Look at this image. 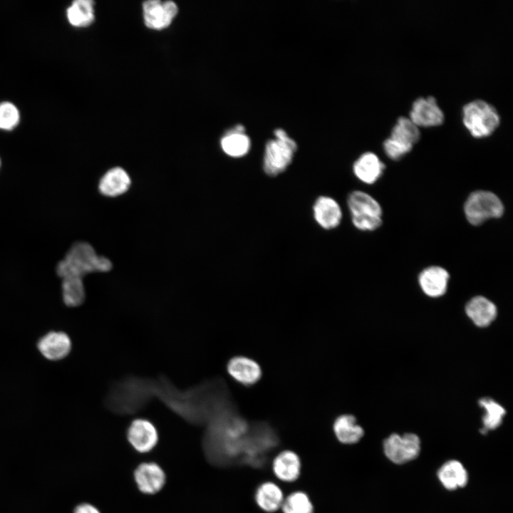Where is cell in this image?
Returning <instances> with one entry per match:
<instances>
[{"instance_id":"1","label":"cell","mask_w":513,"mask_h":513,"mask_svg":"<svg viewBox=\"0 0 513 513\" xmlns=\"http://www.w3.org/2000/svg\"><path fill=\"white\" fill-rule=\"evenodd\" d=\"M204 426L202 449L207 460L218 466L234 462L244 446L248 430L235 405L217 414Z\"/></svg>"},{"instance_id":"2","label":"cell","mask_w":513,"mask_h":513,"mask_svg":"<svg viewBox=\"0 0 513 513\" xmlns=\"http://www.w3.org/2000/svg\"><path fill=\"white\" fill-rule=\"evenodd\" d=\"M112 269L111 261L98 256L93 247L85 242H78L69 249L65 258L56 267L57 274L66 278H81L93 272H107Z\"/></svg>"},{"instance_id":"3","label":"cell","mask_w":513,"mask_h":513,"mask_svg":"<svg viewBox=\"0 0 513 513\" xmlns=\"http://www.w3.org/2000/svg\"><path fill=\"white\" fill-rule=\"evenodd\" d=\"M274 133L276 139L266 143L263 157V170L269 177L284 172L291 165L297 150L296 142L286 131L278 128Z\"/></svg>"},{"instance_id":"4","label":"cell","mask_w":513,"mask_h":513,"mask_svg":"<svg viewBox=\"0 0 513 513\" xmlns=\"http://www.w3.org/2000/svg\"><path fill=\"white\" fill-rule=\"evenodd\" d=\"M347 206L352 224L358 230L373 231L382 224V207L370 195L361 190L353 191L348 195Z\"/></svg>"},{"instance_id":"5","label":"cell","mask_w":513,"mask_h":513,"mask_svg":"<svg viewBox=\"0 0 513 513\" xmlns=\"http://www.w3.org/2000/svg\"><path fill=\"white\" fill-rule=\"evenodd\" d=\"M462 122L473 137L481 138L494 132L499 125L500 117L492 105L477 99L463 106Z\"/></svg>"},{"instance_id":"6","label":"cell","mask_w":513,"mask_h":513,"mask_svg":"<svg viewBox=\"0 0 513 513\" xmlns=\"http://www.w3.org/2000/svg\"><path fill=\"white\" fill-rule=\"evenodd\" d=\"M504 212V207L499 197L487 190L472 192L464 204L465 217L474 226L480 225L490 219L499 218Z\"/></svg>"},{"instance_id":"7","label":"cell","mask_w":513,"mask_h":513,"mask_svg":"<svg viewBox=\"0 0 513 513\" xmlns=\"http://www.w3.org/2000/svg\"><path fill=\"white\" fill-rule=\"evenodd\" d=\"M385 456L393 463L401 465L415 460L420 452V440L415 433L400 435L393 433L383 443Z\"/></svg>"},{"instance_id":"8","label":"cell","mask_w":513,"mask_h":513,"mask_svg":"<svg viewBox=\"0 0 513 513\" xmlns=\"http://www.w3.org/2000/svg\"><path fill=\"white\" fill-rule=\"evenodd\" d=\"M143 19L147 28L160 30L170 25L178 12L172 1L150 0L143 2Z\"/></svg>"},{"instance_id":"9","label":"cell","mask_w":513,"mask_h":513,"mask_svg":"<svg viewBox=\"0 0 513 513\" xmlns=\"http://www.w3.org/2000/svg\"><path fill=\"white\" fill-rule=\"evenodd\" d=\"M127 439L140 452L152 450L157 443L158 432L155 425L145 418L133 420L127 429Z\"/></svg>"},{"instance_id":"10","label":"cell","mask_w":513,"mask_h":513,"mask_svg":"<svg viewBox=\"0 0 513 513\" xmlns=\"http://www.w3.org/2000/svg\"><path fill=\"white\" fill-rule=\"evenodd\" d=\"M409 118L418 127H434L443 123L445 115L435 97L428 96L413 103Z\"/></svg>"},{"instance_id":"11","label":"cell","mask_w":513,"mask_h":513,"mask_svg":"<svg viewBox=\"0 0 513 513\" xmlns=\"http://www.w3.org/2000/svg\"><path fill=\"white\" fill-rule=\"evenodd\" d=\"M226 368L229 375L244 386H250L256 383L262 375L261 368L258 363L244 356H237L230 358Z\"/></svg>"},{"instance_id":"12","label":"cell","mask_w":513,"mask_h":513,"mask_svg":"<svg viewBox=\"0 0 513 513\" xmlns=\"http://www.w3.org/2000/svg\"><path fill=\"white\" fill-rule=\"evenodd\" d=\"M315 222L322 229L331 230L338 227L343 218V212L338 202L331 197H318L313 204Z\"/></svg>"},{"instance_id":"13","label":"cell","mask_w":513,"mask_h":513,"mask_svg":"<svg viewBox=\"0 0 513 513\" xmlns=\"http://www.w3.org/2000/svg\"><path fill=\"white\" fill-rule=\"evenodd\" d=\"M37 348L41 355L50 361H58L66 358L72 348L71 340L62 331H51L40 338Z\"/></svg>"},{"instance_id":"14","label":"cell","mask_w":513,"mask_h":513,"mask_svg":"<svg viewBox=\"0 0 513 513\" xmlns=\"http://www.w3.org/2000/svg\"><path fill=\"white\" fill-rule=\"evenodd\" d=\"M450 274L443 267L431 266L424 269L418 276V284L428 296L437 298L447 291Z\"/></svg>"},{"instance_id":"15","label":"cell","mask_w":513,"mask_h":513,"mask_svg":"<svg viewBox=\"0 0 513 513\" xmlns=\"http://www.w3.org/2000/svg\"><path fill=\"white\" fill-rule=\"evenodd\" d=\"M134 477L139 489L145 494L159 492L165 482L164 471L155 462L140 464L135 470Z\"/></svg>"},{"instance_id":"16","label":"cell","mask_w":513,"mask_h":513,"mask_svg":"<svg viewBox=\"0 0 513 513\" xmlns=\"http://www.w3.org/2000/svg\"><path fill=\"white\" fill-rule=\"evenodd\" d=\"M385 167V164L376 154L366 152L354 162L353 172L358 180L367 185H372L380 178Z\"/></svg>"},{"instance_id":"17","label":"cell","mask_w":513,"mask_h":513,"mask_svg":"<svg viewBox=\"0 0 513 513\" xmlns=\"http://www.w3.org/2000/svg\"><path fill=\"white\" fill-rule=\"evenodd\" d=\"M465 309L469 318L477 326L482 328L489 326L497 315L496 305L483 296L472 297L466 304Z\"/></svg>"},{"instance_id":"18","label":"cell","mask_w":513,"mask_h":513,"mask_svg":"<svg viewBox=\"0 0 513 513\" xmlns=\"http://www.w3.org/2000/svg\"><path fill=\"white\" fill-rule=\"evenodd\" d=\"M274 475L281 480L291 482L298 479L301 472V460L293 451L280 452L273 461Z\"/></svg>"},{"instance_id":"19","label":"cell","mask_w":513,"mask_h":513,"mask_svg":"<svg viewBox=\"0 0 513 513\" xmlns=\"http://www.w3.org/2000/svg\"><path fill=\"white\" fill-rule=\"evenodd\" d=\"M130 178L127 172L116 167L109 170L101 178L99 190L108 197H116L125 193L130 186Z\"/></svg>"},{"instance_id":"20","label":"cell","mask_w":513,"mask_h":513,"mask_svg":"<svg viewBox=\"0 0 513 513\" xmlns=\"http://www.w3.org/2000/svg\"><path fill=\"white\" fill-rule=\"evenodd\" d=\"M333 430L338 440L346 445L358 442L364 435V430L357 423L355 416L350 414L337 417L333 422Z\"/></svg>"},{"instance_id":"21","label":"cell","mask_w":513,"mask_h":513,"mask_svg":"<svg viewBox=\"0 0 513 513\" xmlns=\"http://www.w3.org/2000/svg\"><path fill=\"white\" fill-rule=\"evenodd\" d=\"M220 144L224 152L232 157L244 156L251 147L250 139L241 125L228 131L222 138Z\"/></svg>"},{"instance_id":"22","label":"cell","mask_w":513,"mask_h":513,"mask_svg":"<svg viewBox=\"0 0 513 513\" xmlns=\"http://www.w3.org/2000/svg\"><path fill=\"white\" fill-rule=\"evenodd\" d=\"M437 477L445 488L454 490L465 487L468 481V474L462 464L457 460L445 462L437 472Z\"/></svg>"},{"instance_id":"23","label":"cell","mask_w":513,"mask_h":513,"mask_svg":"<svg viewBox=\"0 0 513 513\" xmlns=\"http://www.w3.org/2000/svg\"><path fill=\"white\" fill-rule=\"evenodd\" d=\"M255 499L257 505L262 510L266 512H274L281 507L284 495L278 485L267 482L261 484L257 488Z\"/></svg>"},{"instance_id":"24","label":"cell","mask_w":513,"mask_h":513,"mask_svg":"<svg viewBox=\"0 0 513 513\" xmlns=\"http://www.w3.org/2000/svg\"><path fill=\"white\" fill-rule=\"evenodd\" d=\"M66 16L70 24L75 27H85L94 20V4L90 0H76L68 7Z\"/></svg>"},{"instance_id":"25","label":"cell","mask_w":513,"mask_h":513,"mask_svg":"<svg viewBox=\"0 0 513 513\" xmlns=\"http://www.w3.org/2000/svg\"><path fill=\"white\" fill-rule=\"evenodd\" d=\"M479 405L484 410L482 417L483 427L480 432L484 434L488 430H492L499 427L506 415V410L504 407L489 397L480 399Z\"/></svg>"},{"instance_id":"26","label":"cell","mask_w":513,"mask_h":513,"mask_svg":"<svg viewBox=\"0 0 513 513\" xmlns=\"http://www.w3.org/2000/svg\"><path fill=\"white\" fill-rule=\"evenodd\" d=\"M390 138L413 147L420 138L419 127L409 118L400 116L392 128Z\"/></svg>"},{"instance_id":"27","label":"cell","mask_w":513,"mask_h":513,"mask_svg":"<svg viewBox=\"0 0 513 513\" xmlns=\"http://www.w3.org/2000/svg\"><path fill=\"white\" fill-rule=\"evenodd\" d=\"M62 280V296L64 304L69 307L81 306L86 299L83 279L71 277Z\"/></svg>"},{"instance_id":"28","label":"cell","mask_w":513,"mask_h":513,"mask_svg":"<svg viewBox=\"0 0 513 513\" xmlns=\"http://www.w3.org/2000/svg\"><path fill=\"white\" fill-rule=\"evenodd\" d=\"M283 513H314V507L309 496L303 492L289 494L281 505Z\"/></svg>"},{"instance_id":"29","label":"cell","mask_w":513,"mask_h":513,"mask_svg":"<svg viewBox=\"0 0 513 513\" xmlns=\"http://www.w3.org/2000/svg\"><path fill=\"white\" fill-rule=\"evenodd\" d=\"M20 115L18 108L10 102L0 103V129L11 130L19 123Z\"/></svg>"},{"instance_id":"30","label":"cell","mask_w":513,"mask_h":513,"mask_svg":"<svg viewBox=\"0 0 513 513\" xmlns=\"http://www.w3.org/2000/svg\"><path fill=\"white\" fill-rule=\"evenodd\" d=\"M385 155L393 160H398L408 154L413 147L406 145L390 138H387L383 144Z\"/></svg>"},{"instance_id":"31","label":"cell","mask_w":513,"mask_h":513,"mask_svg":"<svg viewBox=\"0 0 513 513\" xmlns=\"http://www.w3.org/2000/svg\"><path fill=\"white\" fill-rule=\"evenodd\" d=\"M74 513H100V512L90 504H82L76 508Z\"/></svg>"}]
</instances>
